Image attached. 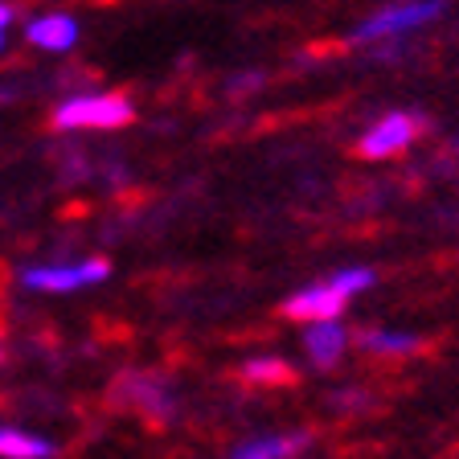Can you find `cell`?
<instances>
[{"mask_svg":"<svg viewBox=\"0 0 459 459\" xmlns=\"http://www.w3.org/2000/svg\"><path fill=\"white\" fill-rule=\"evenodd\" d=\"M349 307V296H344L336 279H320V283L299 287L296 296L283 304V316L291 320H304V325H320V320H341V312Z\"/></svg>","mask_w":459,"mask_h":459,"instance_id":"8992f818","label":"cell"},{"mask_svg":"<svg viewBox=\"0 0 459 459\" xmlns=\"http://www.w3.org/2000/svg\"><path fill=\"white\" fill-rule=\"evenodd\" d=\"M25 38L38 49H49V54H66V49L78 46V25L66 13H41V17H29Z\"/></svg>","mask_w":459,"mask_h":459,"instance_id":"ba28073f","label":"cell"},{"mask_svg":"<svg viewBox=\"0 0 459 459\" xmlns=\"http://www.w3.org/2000/svg\"><path fill=\"white\" fill-rule=\"evenodd\" d=\"M447 13V0H394L373 17H365L353 29V46H390V41H406L411 33L435 25Z\"/></svg>","mask_w":459,"mask_h":459,"instance_id":"6da1fadb","label":"cell"},{"mask_svg":"<svg viewBox=\"0 0 459 459\" xmlns=\"http://www.w3.org/2000/svg\"><path fill=\"white\" fill-rule=\"evenodd\" d=\"M349 341H353V336H349V328H344L341 320H320V325L304 328V353L316 369H333L344 357Z\"/></svg>","mask_w":459,"mask_h":459,"instance_id":"52a82bcc","label":"cell"},{"mask_svg":"<svg viewBox=\"0 0 459 459\" xmlns=\"http://www.w3.org/2000/svg\"><path fill=\"white\" fill-rule=\"evenodd\" d=\"M57 443L38 435V430H21L0 422V459H54Z\"/></svg>","mask_w":459,"mask_h":459,"instance_id":"30bf717a","label":"cell"},{"mask_svg":"<svg viewBox=\"0 0 459 459\" xmlns=\"http://www.w3.org/2000/svg\"><path fill=\"white\" fill-rule=\"evenodd\" d=\"M0 49H4V33H0Z\"/></svg>","mask_w":459,"mask_h":459,"instance_id":"2e32d148","label":"cell"},{"mask_svg":"<svg viewBox=\"0 0 459 459\" xmlns=\"http://www.w3.org/2000/svg\"><path fill=\"white\" fill-rule=\"evenodd\" d=\"M0 361H4V349H0Z\"/></svg>","mask_w":459,"mask_h":459,"instance_id":"e0dca14e","label":"cell"},{"mask_svg":"<svg viewBox=\"0 0 459 459\" xmlns=\"http://www.w3.org/2000/svg\"><path fill=\"white\" fill-rule=\"evenodd\" d=\"M242 377L250 385H283V382H291V365L283 357H250L242 365Z\"/></svg>","mask_w":459,"mask_h":459,"instance_id":"7c38bea8","label":"cell"},{"mask_svg":"<svg viewBox=\"0 0 459 459\" xmlns=\"http://www.w3.org/2000/svg\"><path fill=\"white\" fill-rule=\"evenodd\" d=\"M135 119V107L119 91H91V95H74L54 111L57 132H111V127H127Z\"/></svg>","mask_w":459,"mask_h":459,"instance_id":"3957f363","label":"cell"},{"mask_svg":"<svg viewBox=\"0 0 459 459\" xmlns=\"http://www.w3.org/2000/svg\"><path fill=\"white\" fill-rule=\"evenodd\" d=\"M255 86H263V74H238L230 78V95H242V91H255Z\"/></svg>","mask_w":459,"mask_h":459,"instance_id":"5bb4252c","label":"cell"},{"mask_svg":"<svg viewBox=\"0 0 459 459\" xmlns=\"http://www.w3.org/2000/svg\"><path fill=\"white\" fill-rule=\"evenodd\" d=\"M111 275L107 258H82V263H46V267L21 271V283L29 291H46V296H62V291H78V287L103 283Z\"/></svg>","mask_w":459,"mask_h":459,"instance_id":"277c9868","label":"cell"},{"mask_svg":"<svg viewBox=\"0 0 459 459\" xmlns=\"http://www.w3.org/2000/svg\"><path fill=\"white\" fill-rule=\"evenodd\" d=\"M422 132V119L414 111H385L382 119H373L361 135V156L365 160H385V156H398L406 152Z\"/></svg>","mask_w":459,"mask_h":459,"instance_id":"5b68a950","label":"cell"},{"mask_svg":"<svg viewBox=\"0 0 459 459\" xmlns=\"http://www.w3.org/2000/svg\"><path fill=\"white\" fill-rule=\"evenodd\" d=\"M13 17H17V9H13V4H0V33H9Z\"/></svg>","mask_w":459,"mask_h":459,"instance_id":"9a60e30c","label":"cell"},{"mask_svg":"<svg viewBox=\"0 0 459 459\" xmlns=\"http://www.w3.org/2000/svg\"><path fill=\"white\" fill-rule=\"evenodd\" d=\"M307 443H312L307 430H296V435H258V439L238 443L226 459H296L299 451H307Z\"/></svg>","mask_w":459,"mask_h":459,"instance_id":"9c48e42d","label":"cell"},{"mask_svg":"<svg viewBox=\"0 0 459 459\" xmlns=\"http://www.w3.org/2000/svg\"><path fill=\"white\" fill-rule=\"evenodd\" d=\"M333 279H336V287H341L349 299L361 296V291H369V287L377 283V275H373L369 267H341V271H333Z\"/></svg>","mask_w":459,"mask_h":459,"instance_id":"4fadbf2b","label":"cell"},{"mask_svg":"<svg viewBox=\"0 0 459 459\" xmlns=\"http://www.w3.org/2000/svg\"><path fill=\"white\" fill-rule=\"evenodd\" d=\"M111 402L119 411H132L140 419H148L152 427H169L177 419V390L172 382H164L160 373L148 369H127L111 382Z\"/></svg>","mask_w":459,"mask_h":459,"instance_id":"7a4b0ae2","label":"cell"},{"mask_svg":"<svg viewBox=\"0 0 459 459\" xmlns=\"http://www.w3.org/2000/svg\"><path fill=\"white\" fill-rule=\"evenodd\" d=\"M357 344L369 357H411L419 353L422 341L414 333H402V328H365V333H357Z\"/></svg>","mask_w":459,"mask_h":459,"instance_id":"8fae6325","label":"cell"}]
</instances>
